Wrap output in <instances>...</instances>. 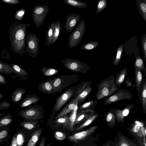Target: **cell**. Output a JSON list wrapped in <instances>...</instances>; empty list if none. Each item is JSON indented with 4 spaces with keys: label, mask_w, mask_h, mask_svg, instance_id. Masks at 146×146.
Masks as SVG:
<instances>
[{
    "label": "cell",
    "mask_w": 146,
    "mask_h": 146,
    "mask_svg": "<svg viewBox=\"0 0 146 146\" xmlns=\"http://www.w3.org/2000/svg\"><path fill=\"white\" fill-rule=\"evenodd\" d=\"M124 43L120 44L118 47L116 55L113 62V65L114 66H117L123 57V54L124 52Z\"/></svg>",
    "instance_id": "83f0119b"
},
{
    "label": "cell",
    "mask_w": 146,
    "mask_h": 146,
    "mask_svg": "<svg viewBox=\"0 0 146 146\" xmlns=\"http://www.w3.org/2000/svg\"><path fill=\"white\" fill-rule=\"evenodd\" d=\"M59 71L56 69L44 66L42 67L41 72L44 76H51L56 74Z\"/></svg>",
    "instance_id": "8d00e7d4"
},
{
    "label": "cell",
    "mask_w": 146,
    "mask_h": 146,
    "mask_svg": "<svg viewBox=\"0 0 146 146\" xmlns=\"http://www.w3.org/2000/svg\"><path fill=\"white\" fill-rule=\"evenodd\" d=\"M46 140V137H43L41 139L38 146H50L51 143H49L47 145H45V143Z\"/></svg>",
    "instance_id": "c3c4849f"
},
{
    "label": "cell",
    "mask_w": 146,
    "mask_h": 146,
    "mask_svg": "<svg viewBox=\"0 0 146 146\" xmlns=\"http://www.w3.org/2000/svg\"><path fill=\"white\" fill-rule=\"evenodd\" d=\"M49 10V7L46 5L35 6L32 11V15L34 23L37 27H39L43 24Z\"/></svg>",
    "instance_id": "ba28073f"
},
{
    "label": "cell",
    "mask_w": 146,
    "mask_h": 146,
    "mask_svg": "<svg viewBox=\"0 0 146 146\" xmlns=\"http://www.w3.org/2000/svg\"><path fill=\"white\" fill-rule=\"evenodd\" d=\"M121 146H129L126 143H123L121 145Z\"/></svg>",
    "instance_id": "11a10c76"
},
{
    "label": "cell",
    "mask_w": 146,
    "mask_h": 146,
    "mask_svg": "<svg viewBox=\"0 0 146 146\" xmlns=\"http://www.w3.org/2000/svg\"><path fill=\"white\" fill-rule=\"evenodd\" d=\"M42 131V129L35 131L32 134L25 146H35L39 139Z\"/></svg>",
    "instance_id": "7402d4cb"
},
{
    "label": "cell",
    "mask_w": 146,
    "mask_h": 146,
    "mask_svg": "<svg viewBox=\"0 0 146 146\" xmlns=\"http://www.w3.org/2000/svg\"><path fill=\"white\" fill-rule=\"evenodd\" d=\"M62 62L65 68L74 72L85 74L90 70L87 64L77 59L66 58Z\"/></svg>",
    "instance_id": "8992f818"
},
{
    "label": "cell",
    "mask_w": 146,
    "mask_h": 146,
    "mask_svg": "<svg viewBox=\"0 0 146 146\" xmlns=\"http://www.w3.org/2000/svg\"><path fill=\"white\" fill-rule=\"evenodd\" d=\"M55 123L63 125L65 127L68 128L69 116L66 115L63 117L56 119L54 121Z\"/></svg>",
    "instance_id": "ab89813d"
},
{
    "label": "cell",
    "mask_w": 146,
    "mask_h": 146,
    "mask_svg": "<svg viewBox=\"0 0 146 146\" xmlns=\"http://www.w3.org/2000/svg\"><path fill=\"white\" fill-rule=\"evenodd\" d=\"M26 40L27 45L25 52L28 54L31 57H35L39 51L38 39L35 34L31 33L28 35Z\"/></svg>",
    "instance_id": "9c48e42d"
},
{
    "label": "cell",
    "mask_w": 146,
    "mask_h": 146,
    "mask_svg": "<svg viewBox=\"0 0 146 146\" xmlns=\"http://www.w3.org/2000/svg\"><path fill=\"white\" fill-rule=\"evenodd\" d=\"M94 110L87 109L77 111L74 124L79 123L88 118L94 113Z\"/></svg>",
    "instance_id": "ac0fdd59"
},
{
    "label": "cell",
    "mask_w": 146,
    "mask_h": 146,
    "mask_svg": "<svg viewBox=\"0 0 146 146\" xmlns=\"http://www.w3.org/2000/svg\"><path fill=\"white\" fill-rule=\"evenodd\" d=\"M14 71L11 65L0 61V73L6 75H11Z\"/></svg>",
    "instance_id": "d6a6232c"
},
{
    "label": "cell",
    "mask_w": 146,
    "mask_h": 146,
    "mask_svg": "<svg viewBox=\"0 0 146 146\" xmlns=\"http://www.w3.org/2000/svg\"><path fill=\"white\" fill-rule=\"evenodd\" d=\"M135 123L140 127H143V123L141 121H136L135 122Z\"/></svg>",
    "instance_id": "f5cc1de1"
},
{
    "label": "cell",
    "mask_w": 146,
    "mask_h": 146,
    "mask_svg": "<svg viewBox=\"0 0 146 146\" xmlns=\"http://www.w3.org/2000/svg\"><path fill=\"white\" fill-rule=\"evenodd\" d=\"M54 137L57 140L61 141L64 139L66 137V135L63 132L60 131H56L54 135Z\"/></svg>",
    "instance_id": "f6af8a7d"
},
{
    "label": "cell",
    "mask_w": 146,
    "mask_h": 146,
    "mask_svg": "<svg viewBox=\"0 0 146 146\" xmlns=\"http://www.w3.org/2000/svg\"><path fill=\"white\" fill-rule=\"evenodd\" d=\"M99 44V42L96 41L89 42L81 46L80 48L84 50H91L96 47Z\"/></svg>",
    "instance_id": "f35d334b"
},
{
    "label": "cell",
    "mask_w": 146,
    "mask_h": 146,
    "mask_svg": "<svg viewBox=\"0 0 146 146\" xmlns=\"http://www.w3.org/2000/svg\"><path fill=\"white\" fill-rule=\"evenodd\" d=\"M54 22L53 21L51 25L48 27L45 35L46 38L44 44L48 47L51 45L52 38L53 35Z\"/></svg>",
    "instance_id": "4316f807"
},
{
    "label": "cell",
    "mask_w": 146,
    "mask_h": 146,
    "mask_svg": "<svg viewBox=\"0 0 146 146\" xmlns=\"http://www.w3.org/2000/svg\"><path fill=\"white\" fill-rule=\"evenodd\" d=\"M127 73V69L125 67L122 68L117 73L114 80L115 85L117 88L120 87Z\"/></svg>",
    "instance_id": "44dd1931"
},
{
    "label": "cell",
    "mask_w": 146,
    "mask_h": 146,
    "mask_svg": "<svg viewBox=\"0 0 146 146\" xmlns=\"http://www.w3.org/2000/svg\"><path fill=\"white\" fill-rule=\"evenodd\" d=\"M136 2L139 12L146 23V0H134Z\"/></svg>",
    "instance_id": "cb8c5ba5"
},
{
    "label": "cell",
    "mask_w": 146,
    "mask_h": 146,
    "mask_svg": "<svg viewBox=\"0 0 146 146\" xmlns=\"http://www.w3.org/2000/svg\"><path fill=\"white\" fill-rule=\"evenodd\" d=\"M13 121L12 114L9 113L0 117V128L8 127Z\"/></svg>",
    "instance_id": "4dcf8cb0"
},
{
    "label": "cell",
    "mask_w": 146,
    "mask_h": 146,
    "mask_svg": "<svg viewBox=\"0 0 146 146\" xmlns=\"http://www.w3.org/2000/svg\"><path fill=\"white\" fill-rule=\"evenodd\" d=\"M140 129V126L136 124L133 129V131L135 133L137 132Z\"/></svg>",
    "instance_id": "816d5d0a"
},
{
    "label": "cell",
    "mask_w": 146,
    "mask_h": 146,
    "mask_svg": "<svg viewBox=\"0 0 146 146\" xmlns=\"http://www.w3.org/2000/svg\"><path fill=\"white\" fill-rule=\"evenodd\" d=\"M78 100L75 96L67 105L55 116V119L67 115L76 108H78Z\"/></svg>",
    "instance_id": "4fadbf2b"
},
{
    "label": "cell",
    "mask_w": 146,
    "mask_h": 146,
    "mask_svg": "<svg viewBox=\"0 0 146 146\" xmlns=\"http://www.w3.org/2000/svg\"><path fill=\"white\" fill-rule=\"evenodd\" d=\"M27 23H15L11 27L9 31V38L11 42V47L17 52L22 53L25 52V39Z\"/></svg>",
    "instance_id": "6da1fadb"
},
{
    "label": "cell",
    "mask_w": 146,
    "mask_h": 146,
    "mask_svg": "<svg viewBox=\"0 0 146 146\" xmlns=\"http://www.w3.org/2000/svg\"><path fill=\"white\" fill-rule=\"evenodd\" d=\"M3 2L8 4H16L19 3V1L18 0H2Z\"/></svg>",
    "instance_id": "7dc6e473"
},
{
    "label": "cell",
    "mask_w": 146,
    "mask_h": 146,
    "mask_svg": "<svg viewBox=\"0 0 146 146\" xmlns=\"http://www.w3.org/2000/svg\"><path fill=\"white\" fill-rule=\"evenodd\" d=\"M63 2L68 5L78 8H84L88 6L86 2L80 0H63Z\"/></svg>",
    "instance_id": "d4e9b609"
},
{
    "label": "cell",
    "mask_w": 146,
    "mask_h": 146,
    "mask_svg": "<svg viewBox=\"0 0 146 146\" xmlns=\"http://www.w3.org/2000/svg\"><path fill=\"white\" fill-rule=\"evenodd\" d=\"M78 88V85L70 87L58 97L53 107L52 115H55L72 97L75 96Z\"/></svg>",
    "instance_id": "5b68a950"
},
{
    "label": "cell",
    "mask_w": 146,
    "mask_h": 146,
    "mask_svg": "<svg viewBox=\"0 0 146 146\" xmlns=\"http://www.w3.org/2000/svg\"><path fill=\"white\" fill-rule=\"evenodd\" d=\"M11 65L14 73L19 79L24 80L27 79L29 73L19 65L13 64Z\"/></svg>",
    "instance_id": "d6986e66"
},
{
    "label": "cell",
    "mask_w": 146,
    "mask_h": 146,
    "mask_svg": "<svg viewBox=\"0 0 146 146\" xmlns=\"http://www.w3.org/2000/svg\"><path fill=\"white\" fill-rule=\"evenodd\" d=\"M40 100L39 98L36 95H27L21 100L20 106L21 108L28 107L36 104Z\"/></svg>",
    "instance_id": "e0dca14e"
},
{
    "label": "cell",
    "mask_w": 146,
    "mask_h": 146,
    "mask_svg": "<svg viewBox=\"0 0 146 146\" xmlns=\"http://www.w3.org/2000/svg\"><path fill=\"white\" fill-rule=\"evenodd\" d=\"M54 78H50L40 83L38 86V90L44 94H52Z\"/></svg>",
    "instance_id": "2e32d148"
},
{
    "label": "cell",
    "mask_w": 146,
    "mask_h": 146,
    "mask_svg": "<svg viewBox=\"0 0 146 146\" xmlns=\"http://www.w3.org/2000/svg\"><path fill=\"white\" fill-rule=\"evenodd\" d=\"M97 104L98 102L96 101L92 100L80 106L78 108L77 111L87 109L94 110L95 107Z\"/></svg>",
    "instance_id": "74e56055"
},
{
    "label": "cell",
    "mask_w": 146,
    "mask_h": 146,
    "mask_svg": "<svg viewBox=\"0 0 146 146\" xmlns=\"http://www.w3.org/2000/svg\"><path fill=\"white\" fill-rule=\"evenodd\" d=\"M135 58V61L134 64V68H138L142 71L144 73L145 76L146 77V68L140 55Z\"/></svg>",
    "instance_id": "e575fe53"
},
{
    "label": "cell",
    "mask_w": 146,
    "mask_h": 146,
    "mask_svg": "<svg viewBox=\"0 0 146 146\" xmlns=\"http://www.w3.org/2000/svg\"><path fill=\"white\" fill-rule=\"evenodd\" d=\"M135 70V82L136 90L138 92L141 84L143 76L141 71L137 68H134Z\"/></svg>",
    "instance_id": "836d02e7"
},
{
    "label": "cell",
    "mask_w": 146,
    "mask_h": 146,
    "mask_svg": "<svg viewBox=\"0 0 146 146\" xmlns=\"http://www.w3.org/2000/svg\"><path fill=\"white\" fill-rule=\"evenodd\" d=\"M9 131L8 127L0 128V146L5 142L8 143V140L10 138Z\"/></svg>",
    "instance_id": "f1b7e54d"
},
{
    "label": "cell",
    "mask_w": 146,
    "mask_h": 146,
    "mask_svg": "<svg viewBox=\"0 0 146 146\" xmlns=\"http://www.w3.org/2000/svg\"><path fill=\"white\" fill-rule=\"evenodd\" d=\"M24 88H17L11 94V99L12 102L16 103L21 99L23 95L26 92Z\"/></svg>",
    "instance_id": "603a6c76"
},
{
    "label": "cell",
    "mask_w": 146,
    "mask_h": 146,
    "mask_svg": "<svg viewBox=\"0 0 146 146\" xmlns=\"http://www.w3.org/2000/svg\"><path fill=\"white\" fill-rule=\"evenodd\" d=\"M11 107V104L6 100H4L0 103V110L9 108Z\"/></svg>",
    "instance_id": "bcb514c9"
},
{
    "label": "cell",
    "mask_w": 146,
    "mask_h": 146,
    "mask_svg": "<svg viewBox=\"0 0 146 146\" xmlns=\"http://www.w3.org/2000/svg\"><path fill=\"white\" fill-rule=\"evenodd\" d=\"M25 12L24 9H21L17 11L15 15V18L18 20H20L24 17Z\"/></svg>",
    "instance_id": "ee69618b"
},
{
    "label": "cell",
    "mask_w": 146,
    "mask_h": 146,
    "mask_svg": "<svg viewBox=\"0 0 146 146\" xmlns=\"http://www.w3.org/2000/svg\"><path fill=\"white\" fill-rule=\"evenodd\" d=\"M107 5V2L106 0H100L98 2L96 13L99 14L106 7Z\"/></svg>",
    "instance_id": "60d3db41"
},
{
    "label": "cell",
    "mask_w": 146,
    "mask_h": 146,
    "mask_svg": "<svg viewBox=\"0 0 146 146\" xmlns=\"http://www.w3.org/2000/svg\"><path fill=\"white\" fill-rule=\"evenodd\" d=\"M54 24L53 35L52 38L51 45L53 44L58 38L61 28V25L58 19L54 21Z\"/></svg>",
    "instance_id": "f546056e"
},
{
    "label": "cell",
    "mask_w": 146,
    "mask_h": 146,
    "mask_svg": "<svg viewBox=\"0 0 146 146\" xmlns=\"http://www.w3.org/2000/svg\"><path fill=\"white\" fill-rule=\"evenodd\" d=\"M80 18V15L76 13H71L66 16V21L64 28L67 33H70L73 30Z\"/></svg>",
    "instance_id": "7c38bea8"
},
{
    "label": "cell",
    "mask_w": 146,
    "mask_h": 146,
    "mask_svg": "<svg viewBox=\"0 0 146 146\" xmlns=\"http://www.w3.org/2000/svg\"><path fill=\"white\" fill-rule=\"evenodd\" d=\"M92 81H84L78 85L75 96L78 100V104L82 103L91 92Z\"/></svg>",
    "instance_id": "8fae6325"
},
{
    "label": "cell",
    "mask_w": 146,
    "mask_h": 146,
    "mask_svg": "<svg viewBox=\"0 0 146 146\" xmlns=\"http://www.w3.org/2000/svg\"><path fill=\"white\" fill-rule=\"evenodd\" d=\"M5 113V112L0 113V117Z\"/></svg>",
    "instance_id": "9f6ffc18"
},
{
    "label": "cell",
    "mask_w": 146,
    "mask_h": 146,
    "mask_svg": "<svg viewBox=\"0 0 146 146\" xmlns=\"http://www.w3.org/2000/svg\"><path fill=\"white\" fill-rule=\"evenodd\" d=\"M114 80L115 78L113 74L106 78L101 80L97 86L96 100L108 97L119 89L116 86Z\"/></svg>",
    "instance_id": "7a4b0ae2"
},
{
    "label": "cell",
    "mask_w": 146,
    "mask_h": 146,
    "mask_svg": "<svg viewBox=\"0 0 146 146\" xmlns=\"http://www.w3.org/2000/svg\"><path fill=\"white\" fill-rule=\"evenodd\" d=\"M98 116V115L97 114H95L91 116L90 117L88 118V119L82 125L76 128L75 129V130L78 131L84 127L89 125L91 123L92 120L95 119Z\"/></svg>",
    "instance_id": "b9f144b4"
},
{
    "label": "cell",
    "mask_w": 146,
    "mask_h": 146,
    "mask_svg": "<svg viewBox=\"0 0 146 146\" xmlns=\"http://www.w3.org/2000/svg\"><path fill=\"white\" fill-rule=\"evenodd\" d=\"M141 44L144 58L146 63V34L141 36Z\"/></svg>",
    "instance_id": "7bdbcfd3"
},
{
    "label": "cell",
    "mask_w": 146,
    "mask_h": 146,
    "mask_svg": "<svg viewBox=\"0 0 146 146\" xmlns=\"http://www.w3.org/2000/svg\"><path fill=\"white\" fill-rule=\"evenodd\" d=\"M133 98V94L129 90L119 89L113 95L105 99L104 105L113 104L122 100H131Z\"/></svg>",
    "instance_id": "30bf717a"
},
{
    "label": "cell",
    "mask_w": 146,
    "mask_h": 146,
    "mask_svg": "<svg viewBox=\"0 0 146 146\" xmlns=\"http://www.w3.org/2000/svg\"><path fill=\"white\" fill-rule=\"evenodd\" d=\"M89 132L88 130L79 132L70 135L68 139L70 141L77 142L85 138Z\"/></svg>",
    "instance_id": "484cf974"
},
{
    "label": "cell",
    "mask_w": 146,
    "mask_h": 146,
    "mask_svg": "<svg viewBox=\"0 0 146 146\" xmlns=\"http://www.w3.org/2000/svg\"><path fill=\"white\" fill-rule=\"evenodd\" d=\"M24 142V135L19 131L13 135L9 146H23Z\"/></svg>",
    "instance_id": "ffe728a7"
},
{
    "label": "cell",
    "mask_w": 146,
    "mask_h": 146,
    "mask_svg": "<svg viewBox=\"0 0 146 146\" xmlns=\"http://www.w3.org/2000/svg\"><path fill=\"white\" fill-rule=\"evenodd\" d=\"M78 108H76L71 111L69 116L68 128L72 131H74V125Z\"/></svg>",
    "instance_id": "d590c367"
},
{
    "label": "cell",
    "mask_w": 146,
    "mask_h": 146,
    "mask_svg": "<svg viewBox=\"0 0 146 146\" xmlns=\"http://www.w3.org/2000/svg\"><path fill=\"white\" fill-rule=\"evenodd\" d=\"M7 84V83L5 77L0 73V84L5 85Z\"/></svg>",
    "instance_id": "681fc988"
},
{
    "label": "cell",
    "mask_w": 146,
    "mask_h": 146,
    "mask_svg": "<svg viewBox=\"0 0 146 146\" xmlns=\"http://www.w3.org/2000/svg\"><path fill=\"white\" fill-rule=\"evenodd\" d=\"M38 122V120H25L20 123L19 126L26 129L31 130L35 128Z\"/></svg>",
    "instance_id": "1f68e13d"
},
{
    "label": "cell",
    "mask_w": 146,
    "mask_h": 146,
    "mask_svg": "<svg viewBox=\"0 0 146 146\" xmlns=\"http://www.w3.org/2000/svg\"><path fill=\"white\" fill-rule=\"evenodd\" d=\"M137 95L144 112L146 113V79L143 78Z\"/></svg>",
    "instance_id": "5bb4252c"
},
{
    "label": "cell",
    "mask_w": 146,
    "mask_h": 146,
    "mask_svg": "<svg viewBox=\"0 0 146 146\" xmlns=\"http://www.w3.org/2000/svg\"><path fill=\"white\" fill-rule=\"evenodd\" d=\"M134 106V104H129L122 110L113 108L110 110L116 115L118 120H122L123 117L129 114L130 110L133 109Z\"/></svg>",
    "instance_id": "9a60e30c"
},
{
    "label": "cell",
    "mask_w": 146,
    "mask_h": 146,
    "mask_svg": "<svg viewBox=\"0 0 146 146\" xmlns=\"http://www.w3.org/2000/svg\"><path fill=\"white\" fill-rule=\"evenodd\" d=\"M3 97V95L2 94L0 93V100H1Z\"/></svg>",
    "instance_id": "db71d44e"
},
{
    "label": "cell",
    "mask_w": 146,
    "mask_h": 146,
    "mask_svg": "<svg viewBox=\"0 0 146 146\" xmlns=\"http://www.w3.org/2000/svg\"><path fill=\"white\" fill-rule=\"evenodd\" d=\"M78 76V74H73L69 75H63L54 78L52 94L61 93L73 83L77 82Z\"/></svg>",
    "instance_id": "3957f363"
},
{
    "label": "cell",
    "mask_w": 146,
    "mask_h": 146,
    "mask_svg": "<svg viewBox=\"0 0 146 146\" xmlns=\"http://www.w3.org/2000/svg\"><path fill=\"white\" fill-rule=\"evenodd\" d=\"M44 110L42 106L34 104L28 106L19 111L17 115L25 120H38L43 116Z\"/></svg>",
    "instance_id": "277c9868"
},
{
    "label": "cell",
    "mask_w": 146,
    "mask_h": 146,
    "mask_svg": "<svg viewBox=\"0 0 146 146\" xmlns=\"http://www.w3.org/2000/svg\"><path fill=\"white\" fill-rule=\"evenodd\" d=\"M125 82L127 86L130 87L133 86V84L131 80L129 78H126L125 80Z\"/></svg>",
    "instance_id": "f907efd6"
},
{
    "label": "cell",
    "mask_w": 146,
    "mask_h": 146,
    "mask_svg": "<svg viewBox=\"0 0 146 146\" xmlns=\"http://www.w3.org/2000/svg\"><path fill=\"white\" fill-rule=\"evenodd\" d=\"M86 23L82 20L69 37L68 46L70 48L76 47L80 41L86 31Z\"/></svg>",
    "instance_id": "52a82bcc"
}]
</instances>
